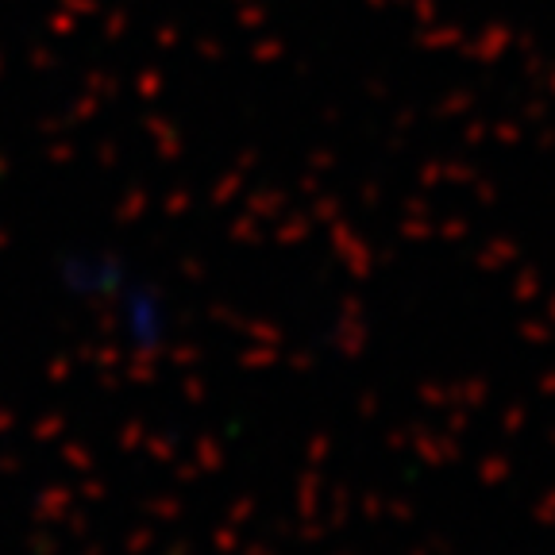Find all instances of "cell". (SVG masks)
<instances>
[{
	"instance_id": "cell-1",
	"label": "cell",
	"mask_w": 555,
	"mask_h": 555,
	"mask_svg": "<svg viewBox=\"0 0 555 555\" xmlns=\"http://www.w3.org/2000/svg\"><path fill=\"white\" fill-rule=\"evenodd\" d=\"M69 278L86 289L93 309L104 312L108 324L120 328L128 339L163 344L170 305H166L163 289L147 286V274H128V270H120V267L104 270V262L89 259L86 267H81V274H69Z\"/></svg>"
}]
</instances>
